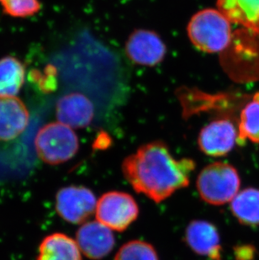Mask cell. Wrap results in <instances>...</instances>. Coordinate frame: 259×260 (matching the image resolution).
<instances>
[{
  "instance_id": "10",
  "label": "cell",
  "mask_w": 259,
  "mask_h": 260,
  "mask_svg": "<svg viewBox=\"0 0 259 260\" xmlns=\"http://www.w3.org/2000/svg\"><path fill=\"white\" fill-rule=\"evenodd\" d=\"M56 111L59 122L75 129L87 127L94 117L93 104L81 93H68L59 99Z\"/></svg>"
},
{
  "instance_id": "1",
  "label": "cell",
  "mask_w": 259,
  "mask_h": 260,
  "mask_svg": "<svg viewBox=\"0 0 259 260\" xmlns=\"http://www.w3.org/2000/svg\"><path fill=\"white\" fill-rule=\"evenodd\" d=\"M196 164L190 158L176 159L165 143L155 141L125 157L122 171L135 191L159 203L189 184Z\"/></svg>"
},
{
  "instance_id": "17",
  "label": "cell",
  "mask_w": 259,
  "mask_h": 260,
  "mask_svg": "<svg viewBox=\"0 0 259 260\" xmlns=\"http://www.w3.org/2000/svg\"><path fill=\"white\" fill-rule=\"evenodd\" d=\"M238 143L248 140L259 143V92L252 96L240 114Z\"/></svg>"
},
{
  "instance_id": "14",
  "label": "cell",
  "mask_w": 259,
  "mask_h": 260,
  "mask_svg": "<svg viewBox=\"0 0 259 260\" xmlns=\"http://www.w3.org/2000/svg\"><path fill=\"white\" fill-rule=\"evenodd\" d=\"M77 241L61 233L47 236L39 246L37 260H83Z\"/></svg>"
},
{
  "instance_id": "7",
  "label": "cell",
  "mask_w": 259,
  "mask_h": 260,
  "mask_svg": "<svg viewBox=\"0 0 259 260\" xmlns=\"http://www.w3.org/2000/svg\"><path fill=\"white\" fill-rule=\"evenodd\" d=\"M239 133L228 118L213 120L201 131L198 138L200 149L208 156L221 157L228 154L238 143Z\"/></svg>"
},
{
  "instance_id": "3",
  "label": "cell",
  "mask_w": 259,
  "mask_h": 260,
  "mask_svg": "<svg viewBox=\"0 0 259 260\" xmlns=\"http://www.w3.org/2000/svg\"><path fill=\"white\" fill-rule=\"evenodd\" d=\"M241 179L233 165L222 162L209 165L197 179V189L204 202L220 206L232 202L239 192Z\"/></svg>"
},
{
  "instance_id": "13",
  "label": "cell",
  "mask_w": 259,
  "mask_h": 260,
  "mask_svg": "<svg viewBox=\"0 0 259 260\" xmlns=\"http://www.w3.org/2000/svg\"><path fill=\"white\" fill-rule=\"evenodd\" d=\"M217 6L231 22L259 33V0H217Z\"/></svg>"
},
{
  "instance_id": "15",
  "label": "cell",
  "mask_w": 259,
  "mask_h": 260,
  "mask_svg": "<svg viewBox=\"0 0 259 260\" xmlns=\"http://www.w3.org/2000/svg\"><path fill=\"white\" fill-rule=\"evenodd\" d=\"M231 210L240 223L259 225V189L247 188L238 192L231 204Z\"/></svg>"
},
{
  "instance_id": "12",
  "label": "cell",
  "mask_w": 259,
  "mask_h": 260,
  "mask_svg": "<svg viewBox=\"0 0 259 260\" xmlns=\"http://www.w3.org/2000/svg\"><path fill=\"white\" fill-rule=\"evenodd\" d=\"M185 241L192 250L212 260H220V235L213 224L206 221H193L185 231Z\"/></svg>"
},
{
  "instance_id": "6",
  "label": "cell",
  "mask_w": 259,
  "mask_h": 260,
  "mask_svg": "<svg viewBox=\"0 0 259 260\" xmlns=\"http://www.w3.org/2000/svg\"><path fill=\"white\" fill-rule=\"evenodd\" d=\"M96 206L95 196L86 187L71 185L56 193V212L69 223H85L96 211Z\"/></svg>"
},
{
  "instance_id": "8",
  "label": "cell",
  "mask_w": 259,
  "mask_h": 260,
  "mask_svg": "<svg viewBox=\"0 0 259 260\" xmlns=\"http://www.w3.org/2000/svg\"><path fill=\"white\" fill-rule=\"evenodd\" d=\"M125 52L141 66L154 67L164 61L167 47L161 37L149 29H136L125 42Z\"/></svg>"
},
{
  "instance_id": "18",
  "label": "cell",
  "mask_w": 259,
  "mask_h": 260,
  "mask_svg": "<svg viewBox=\"0 0 259 260\" xmlns=\"http://www.w3.org/2000/svg\"><path fill=\"white\" fill-rule=\"evenodd\" d=\"M115 260H158L153 246L143 241L128 242L119 249Z\"/></svg>"
},
{
  "instance_id": "4",
  "label": "cell",
  "mask_w": 259,
  "mask_h": 260,
  "mask_svg": "<svg viewBox=\"0 0 259 260\" xmlns=\"http://www.w3.org/2000/svg\"><path fill=\"white\" fill-rule=\"evenodd\" d=\"M35 146L40 159L47 165H57L68 162L77 154L79 143L73 128L57 121L40 129Z\"/></svg>"
},
{
  "instance_id": "19",
  "label": "cell",
  "mask_w": 259,
  "mask_h": 260,
  "mask_svg": "<svg viewBox=\"0 0 259 260\" xmlns=\"http://www.w3.org/2000/svg\"><path fill=\"white\" fill-rule=\"evenodd\" d=\"M0 4L4 13L12 17L31 16L41 9L39 0H0Z\"/></svg>"
},
{
  "instance_id": "9",
  "label": "cell",
  "mask_w": 259,
  "mask_h": 260,
  "mask_svg": "<svg viewBox=\"0 0 259 260\" xmlns=\"http://www.w3.org/2000/svg\"><path fill=\"white\" fill-rule=\"evenodd\" d=\"M76 241L81 252L93 260L105 258L115 246L111 229L98 221L83 223L77 232Z\"/></svg>"
},
{
  "instance_id": "5",
  "label": "cell",
  "mask_w": 259,
  "mask_h": 260,
  "mask_svg": "<svg viewBox=\"0 0 259 260\" xmlns=\"http://www.w3.org/2000/svg\"><path fill=\"white\" fill-rule=\"evenodd\" d=\"M96 219L111 230L123 232L136 221L139 208L134 198L127 193L111 191L99 199Z\"/></svg>"
},
{
  "instance_id": "11",
  "label": "cell",
  "mask_w": 259,
  "mask_h": 260,
  "mask_svg": "<svg viewBox=\"0 0 259 260\" xmlns=\"http://www.w3.org/2000/svg\"><path fill=\"white\" fill-rule=\"evenodd\" d=\"M29 124L26 106L16 96L0 98V141H11L25 132Z\"/></svg>"
},
{
  "instance_id": "16",
  "label": "cell",
  "mask_w": 259,
  "mask_h": 260,
  "mask_svg": "<svg viewBox=\"0 0 259 260\" xmlns=\"http://www.w3.org/2000/svg\"><path fill=\"white\" fill-rule=\"evenodd\" d=\"M25 67L13 57L0 59V98L16 96L24 84Z\"/></svg>"
},
{
  "instance_id": "2",
  "label": "cell",
  "mask_w": 259,
  "mask_h": 260,
  "mask_svg": "<svg viewBox=\"0 0 259 260\" xmlns=\"http://www.w3.org/2000/svg\"><path fill=\"white\" fill-rule=\"evenodd\" d=\"M232 22L214 9L196 13L188 22L187 31L192 44L207 53L223 52L233 40Z\"/></svg>"
}]
</instances>
